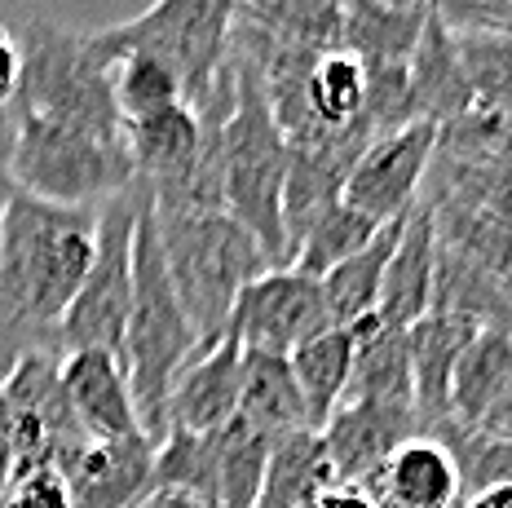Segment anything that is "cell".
Wrapping results in <instances>:
<instances>
[{"label": "cell", "instance_id": "obj_10", "mask_svg": "<svg viewBox=\"0 0 512 508\" xmlns=\"http://www.w3.org/2000/svg\"><path fill=\"white\" fill-rule=\"evenodd\" d=\"M327 332L323 296L318 283L296 270H265L239 292L226 323V336L239 341V349L256 354H292L309 336Z\"/></svg>", "mask_w": 512, "mask_h": 508}, {"label": "cell", "instance_id": "obj_9", "mask_svg": "<svg viewBox=\"0 0 512 508\" xmlns=\"http://www.w3.org/2000/svg\"><path fill=\"white\" fill-rule=\"evenodd\" d=\"M437 151V129L424 120L398 124L389 133H376L362 155L349 168L345 186H340V204L358 208L376 226L407 217L420 204V190L429 182V164Z\"/></svg>", "mask_w": 512, "mask_h": 508}, {"label": "cell", "instance_id": "obj_28", "mask_svg": "<svg viewBox=\"0 0 512 508\" xmlns=\"http://www.w3.org/2000/svg\"><path fill=\"white\" fill-rule=\"evenodd\" d=\"M270 442L274 438L256 433L239 416L221 433H212V447H217V508H256Z\"/></svg>", "mask_w": 512, "mask_h": 508}, {"label": "cell", "instance_id": "obj_36", "mask_svg": "<svg viewBox=\"0 0 512 508\" xmlns=\"http://www.w3.org/2000/svg\"><path fill=\"white\" fill-rule=\"evenodd\" d=\"M460 508H512V482H490L482 491L464 495Z\"/></svg>", "mask_w": 512, "mask_h": 508}, {"label": "cell", "instance_id": "obj_4", "mask_svg": "<svg viewBox=\"0 0 512 508\" xmlns=\"http://www.w3.org/2000/svg\"><path fill=\"white\" fill-rule=\"evenodd\" d=\"M155 235L199 349L217 345L226 336L239 292L256 274L270 270L265 252L256 248V239L230 213H190V217L155 213Z\"/></svg>", "mask_w": 512, "mask_h": 508}, {"label": "cell", "instance_id": "obj_18", "mask_svg": "<svg viewBox=\"0 0 512 508\" xmlns=\"http://www.w3.org/2000/svg\"><path fill=\"white\" fill-rule=\"evenodd\" d=\"M482 332L460 314L429 310L415 327H407L411 345V407L420 420V433H437L446 425V402H451V372L460 349Z\"/></svg>", "mask_w": 512, "mask_h": 508}, {"label": "cell", "instance_id": "obj_6", "mask_svg": "<svg viewBox=\"0 0 512 508\" xmlns=\"http://www.w3.org/2000/svg\"><path fill=\"white\" fill-rule=\"evenodd\" d=\"M9 177L23 195L67 208H102L137 182L124 142H106L14 107H9Z\"/></svg>", "mask_w": 512, "mask_h": 508}, {"label": "cell", "instance_id": "obj_32", "mask_svg": "<svg viewBox=\"0 0 512 508\" xmlns=\"http://www.w3.org/2000/svg\"><path fill=\"white\" fill-rule=\"evenodd\" d=\"M18 71H23V54H18V40L0 27V111H9L18 93Z\"/></svg>", "mask_w": 512, "mask_h": 508}, {"label": "cell", "instance_id": "obj_3", "mask_svg": "<svg viewBox=\"0 0 512 508\" xmlns=\"http://www.w3.org/2000/svg\"><path fill=\"white\" fill-rule=\"evenodd\" d=\"M234 67V107L221 129V195L226 213L239 221L265 252L270 270H287L283 239V182H287V137L265 102L261 76L230 54Z\"/></svg>", "mask_w": 512, "mask_h": 508}, {"label": "cell", "instance_id": "obj_2", "mask_svg": "<svg viewBox=\"0 0 512 508\" xmlns=\"http://www.w3.org/2000/svg\"><path fill=\"white\" fill-rule=\"evenodd\" d=\"M195 354H199V341L173 292V279H168L159 235H155L151 190L142 182V208H137V230H133V305H128L120 363H124L128 389H133L137 425H142V433L155 447L168 433L173 380Z\"/></svg>", "mask_w": 512, "mask_h": 508}, {"label": "cell", "instance_id": "obj_31", "mask_svg": "<svg viewBox=\"0 0 512 508\" xmlns=\"http://www.w3.org/2000/svg\"><path fill=\"white\" fill-rule=\"evenodd\" d=\"M36 349H53V354H58V345H53L45 332H36V327L27 319H18L9 305H0V389L9 385L18 363H23L27 354H36Z\"/></svg>", "mask_w": 512, "mask_h": 508}, {"label": "cell", "instance_id": "obj_24", "mask_svg": "<svg viewBox=\"0 0 512 508\" xmlns=\"http://www.w3.org/2000/svg\"><path fill=\"white\" fill-rule=\"evenodd\" d=\"M354 341H358L354 327H327L323 336H309L305 345H296L287 354V367H292L296 389H301V402H305V420L314 433L345 402L349 367H354Z\"/></svg>", "mask_w": 512, "mask_h": 508}, {"label": "cell", "instance_id": "obj_37", "mask_svg": "<svg viewBox=\"0 0 512 508\" xmlns=\"http://www.w3.org/2000/svg\"><path fill=\"white\" fill-rule=\"evenodd\" d=\"M14 195V177H9V111H0V217Z\"/></svg>", "mask_w": 512, "mask_h": 508}, {"label": "cell", "instance_id": "obj_15", "mask_svg": "<svg viewBox=\"0 0 512 508\" xmlns=\"http://www.w3.org/2000/svg\"><path fill=\"white\" fill-rule=\"evenodd\" d=\"M376 508H460L464 486L451 451L429 433H415L389 460L358 482Z\"/></svg>", "mask_w": 512, "mask_h": 508}, {"label": "cell", "instance_id": "obj_17", "mask_svg": "<svg viewBox=\"0 0 512 508\" xmlns=\"http://www.w3.org/2000/svg\"><path fill=\"white\" fill-rule=\"evenodd\" d=\"M433 261H437V239H433V213L424 204H415L402 217L398 243L389 252V266L380 279V305H376V323L407 332L429 314V296H433Z\"/></svg>", "mask_w": 512, "mask_h": 508}, {"label": "cell", "instance_id": "obj_12", "mask_svg": "<svg viewBox=\"0 0 512 508\" xmlns=\"http://www.w3.org/2000/svg\"><path fill=\"white\" fill-rule=\"evenodd\" d=\"M151 464L155 442L146 433L120 442L84 438L58 464V473L67 482L71 508H137V500L151 491Z\"/></svg>", "mask_w": 512, "mask_h": 508}, {"label": "cell", "instance_id": "obj_8", "mask_svg": "<svg viewBox=\"0 0 512 508\" xmlns=\"http://www.w3.org/2000/svg\"><path fill=\"white\" fill-rule=\"evenodd\" d=\"M137 208H142V182L120 190L98 208V239H93V261L84 274L76 301L67 305L58 323V354L76 349H102V354H124V323L133 305V230Z\"/></svg>", "mask_w": 512, "mask_h": 508}, {"label": "cell", "instance_id": "obj_21", "mask_svg": "<svg viewBox=\"0 0 512 508\" xmlns=\"http://www.w3.org/2000/svg\"><path fill=\"white\" fill-rule=\"evenodd\" d=\"M239 420H248L265 438H283V433L309 429L305 402L296 389V376L283 354H256L243 349L239 363Z\"/></svg>", "mask_w": 512, "mask_h": 508}, {"label": "cell", "instance_id": "obj_14", "mask_svg": "<svg viewBox=\"0 0 512 508\" xmlns=\"http://www.w3.org/2000/svg\"><path fill=\"white\" fill-rule=\"evenodd\" d=\"M239 363L243 349L234 336L199 349L173 380L168 394V429L177 433H221L239 416Z\"/></svg>", "mask_w": 512, "mask_h": 508}, {"label": "cell", "instance_id": "obj_1", "mask_svg": "<svg viewBox=\"0 0 512 508\" xmlns=\"http://www.w3.org/2000/svg\"><path fill=\"white\" fill-rule=\"evenodd\" d=\"M93 239L98 208L45 204L14 190L0 217V305L53 341L89 274Z\"/></svg>", "mask_w": 512, "mask_h": 508}, {"label": "cell", "instance_id": "obj_25", "mask_svg": "<svg viewBox=\"0 0 512 508\" xmlns=\"http://www.w3.org/2000/svg\"><path fill=\"white\" fill-rule=\"evenodd\" d=\"M327 486H336V478L332 464H327L323 438L314 429L283 433V438L270 442L256 508H309Z\"/></svg>", "mask_w": 512, "mask_h": 508}, {"label": "cell", "instance_id": "obj_27", "mask_svg": "<svg viewBox=\"0 0 512 508\" xmlns=\"http://www.w3.org/2000/svg\"><path fill=\"white\" fill-rule=\"evenodd\" d=\"M111 71V98L120 120H142V115H155L164 107H177L186 102V89H181V76L168 67L159 54H146V49H124L106 62ZM190 107V102H186Z\"/></svg>", "mask_w": 512, "mask_h": 508}, {"label": "cell", "instance_id": "obj_7", "mask_svg": "<svg viewBox=\"0 0 512 508\" xmlns=\"http://www.w3.org/2000/svg\"><path fill=\"white\" fill-rule=\"evenodd\" d=\"M239 9H243V0H155L137 18L89 31V45L102 62H111L124 49L159 54L181 76L186 102L199 107L212 76H217L221 62L230 54Z\"/></svg>", "mask_w": 512, "mask_h": 508}, {"label": "cell", "instance_id": "obj_11", "mask_svg": "<svg viewBox=\"0 0 512 508\" xmlns=\"http://www.w3.org/2000/svg\"><path fill=\"white\" fill-rule=\"evenodd\" d=\"M420 433L411 407H393V402H340L332 411L318 438H323L327 464H332L336 486H358L389 460L402 442Z\"/></svg>", "mask_w": 512, "mask_h": 508}, {"label": "cell", "instance_id": "obj_30", "mask_svg": "<svg viewBox=\"0 0 512 508\" xmlns=\"http://www.w3.org/2000/svg\"><path fill=\"white\" fill-rule=\"evenodd\" d=\"M0 508H71L67 500V482H62L58 469H27L14 473L0 495Z\"/></svg>", "mask_w": 512, "mask_h": 508}, {"label": "cell", "instance_id": "obj_29", "mask_svg": "<svg viewBox=\"0 0 512 508\" xmlns=\"http://www.w3.org/2000/svg\"><path fill=\"white\" fill-rule=\"evenodd\" d=\"M376 235H380V226L371 217H362L358 208H349V204H332L305 230V239L296 243L292 266L287 270H296V274H305V279L318 283L327 270H336L340 261H349L354 252H362Z\"/></svg>", "mask_w": 512, "mask_h": 508}, {"label": "cell", "instance_id": "obj_33", "mask_svg": "<svg viewBox=\"0 0 512 508\" xmlns=\"http://www.w3.org/2000/svg\"><path fill=\"white\" fill-rule=\"evenodd\" d=\"M477 433L490 442H512V380L504 389H499V398L490 402V411L482 416V425H477Z\"/></svg>", "mask_w": 512, "mask_h": 508}, {"label": "cell", "instance_id": "obj_35", "mask_svg": "<svg viewBox=\"0 0 512 508\" xmlns=\"http://www.w3.org/2000/svg\"><path fill=\"white\" fill-rule=\"evenodd\" d=\"M309 508H376V504H371V495L362 486H327Z\"/></svg>", "mask_w": 512, "mask_h": 508}, {"label": "cell", "instance_id": "obj_34", "mask_svg": "<svg viewBox=\"0 0 512 508\" xmlns=\"http://www.w3.org/2000/svg\"><path fill=\"white\" fill-rule=\"evenodd\" d=\"M137 508H217V504L195 491H177V486H151V491L137 500Z\"/></svg>", "mask_w": 512, "mask_h": 508}, {"label": "cell", "instance_id": "obj_39", "mask_svg": "<svg viewBox=\"0 0 512 508\" xmlns=\"http://www.w3.org/2000/svg\"><path fill=\"white\" fill-rule=\"evenodd\" d=\"M380 5H393V9H437L442 0H380Z\"/></svg>", "mask_w": 512, "mask_h": 508}, {"label": "cell", "instance_id": "obj_13", "mask_svg": "<svg viewBox=\"0 0 512 508\" xmlns=\"http://www.w3.org/2000/svg\"><path fill=\"white\" fill-rule=\"evenodd\" d=\"M62 380V398H67L71 416L84 438L93 442H120L137 438V407H133V389H128L124 363L115 354L102 349H76V354H62L58 363Z\"/></svg>", "mask_w": 512, "mask_h": 508}, {"label": "cell", "instance_id": "obj_5", "mask_svg": "<svg viewBox=\"0 0 512 508\" xmlns=\"http://www.w3.org/2000/svg\"><path fill=\"white\" fill-rule=\"evenodd\" d=\"M18 54H23V71L9 107L106 142H124V120L111 98V71L93 54L89 31L31 18L18 40Z\"/></svg>", "mask_w": 512, "mask_h": 508}, {"label": "cell", "instance_id": "obj_26", "mask_svg": "<svg viewBox=\"0 0 512 508\" xmlns=\"http://www.w3.org/2000/svg\"><path fill=\"white\" fill-rule=\"evenodd\" d=\"M305 111L318 129H349L367 111V71L345 45L323 49L305 76Z\"/></svg>", "mask_w": 512, "mask_h": 508}, {"label": "cell", "instance_id": "obj_38", "mask_svg": "<svg viewBox=\"0 0 512 508\" xmlns=\"http://www.w3.org/2000/svg\"><path fill=\"white\" fill-rule=\"evenodd\" d=\"M9 469H14V455H9V425H5V411H0V495L9 486Z\"/></svg>", "mask_w": 512, "mask_h": 508}, {"label": "cell", "instance_id": "obj_23", "mask_svg": "<svg viewBox=\"0 0 512 508\" xmlns=\"http://www.w3.org/2000/svg\"><path fill=\"white\" fill-rule=\"evenodd\" d=\"M354 367H349L345 402H393L411 407V345L407 332L380 327L376 319L354 327ZM415 411V407H411Z\"/></svg>", "mask_w": 512, "mask_h": 508}, {"label": "cell", "instance_id": "obj_19", "mask_svg": "<svg viewBox=\"0 0 512 508\" xmlns=\"http://www.w3.org/2000/svg\"><path fill=\"white\" fill-rule=\"evenodd\" d=\"M508 380H512V332L508 327H482L455 358L451 402H446L442 429H477Z\"/></svg>", "mask_w": 512, "mask_h": 508}, {"label": "cell", "instance_id": "obj_20", "mask_svg": "<svg viewBox=\"0 0 512 508\" xmlns=\"http://www.w3.org/2000/svg\"><path fill=\"white\" fill-rule=\"evenodd\" d=\"M199 142H204V124H199V111L186 102L124 124V151L133 160L137 182L146 186L186 173L190 160L199 155Z\"/></svg>", "mask_w": 512, "mask_h": 508}, {"label": "cell", "instance_id": "obj_22", "mask_svg": "<svg viewBox=\"0 0 512 508\" xmlns=\"http://www.w3.org/2000/svg\"><path fill=\"white\" fill-rule=\"evenodd\" d=\"M398 230H402V217L380 226V235L371 239L367 248L354 252L349 261H340L336 270H327L323 279H318L327 327H358V323L376 319L380 279H384V266H389L393 243H398Z\"/></svg>", "mask_w": 512, "mask_h": 508}, {"label": "cell", "instance_id": "obj_16", "mask_svg": "<svg viewBox=\"0 0 512 508\" xmlns=\"http://www.w3.org/2000/svg\"><path fill=\"white\" fill-rule=\"evenodd\" d=\"M407 107H411V120H424L433 129H446V124L464 120L473 111V89H468L455 36L433 9L424 18L411 67H407Z\"/></svg>", "mask_w": 512, "mask_h": 508}]
</instances>
